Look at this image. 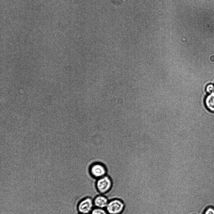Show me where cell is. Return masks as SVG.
<instances>
[{
  "label": "cell",
  "instance_id": "cell-3",
  "mask_svg": "<svg viewBox=\"0 0 214 214\" xmlns=\"http://www.w3.org/2000/svg\"><path fill=\"white\" fill-rule=\"evenodd\" d=\"M93 199L90 197H86L81 200L77 206L79 213L89 214L94 207Z\"/></svg>",
  "mask_w": 214,
  "mask_h": 214
},
{
  "label": "cell",
  "instance_id": "cell-1",
  "mask_svg": "<svg viewBox=\"0 0 214 214\" xmlns=\"http://www.w3.org/2000/svg\"><path fill=\"white\" fill-rule=\"evenodd\" d=\"M125 208V205L122 200L113 199L109 200L105 209L108 214H121Z\"/></svg>",
  "mask_w": 214,
  "mask_h": 214
},
{
  "label": "cell",
  "instance_id": "cell-6",
  "mask_svg": "<svg viewBox=\"0 0 214 214\" xmlns=\"http://www.w3.org/2000/svg\"><path fill=\"white\" fill-rule=\"evenodd\" d=\"M205 104L208 111L214 113V93L209 94L205 100Z\"/></svg>",
  "mask_w": 214,
  "mask_h": 214
},
{
  "label": "cell",
  "instance_id": "cell-8",
  "mask_svg": "<svg viewBox=\"0 0 214 214\" xmlns=\"http://www.w3.org/2000/svg\"><path fill=\"white\" fill-rule=\"evenodd\" d=\"M203 214H214V207L211 206L207 207Z\"/></svg>",
  "mask_w": 214,
  "mask_h": 214
},
{
  "label": "cell",
  "instance_id": "cell-9",
  "mask_svg": "<svg viewBox=\"0 0 214 214\" xmlns=\"http://www.w3.org/2000/svg\"><path fill=\"white\" fill-rule=\"evenodd\" d=\"M206 91L209 94L214 93V85L211 84H208L206 87Z\"/></svg>",
  "mask_w": 214,
  "mask_h": 214
},
{
  "label": "cell",
  "instance_id": "cell-10",
  "mask_svg": "<svg viewBox=\"0 0 214 214\" xmlns=\"http://www.w3.org/2000/svg\"><path fill=\"white\" fill-rule=\"evenodd\" d=\"M210 61L211 62H214V55H211L209 58Z\"/></svg>",
  "mask_w": 214,
  "mask_h": 214
},
{
  "label": "cell",
  "instance_id": "cell-4",
  "mask_svg": "<svg viewBox=\"0 0 214 214\" xmlns=\"http://www.w3.org/2000/svg\"><path fill=\"white\" fill-rule=\"evenodd\" d=\"M89 170L91 176L97 179L107 174V170L105 166L99 163L92 164L90 167Z\"/></svg>",
  "mask_w": 214,
  "mask_h": 214
},
{
  "label": "cell",
  "instance_id": "cell-7",
  "mask_svg": "<svg viewBox=\"0 0 214 214\" xmlns=\"http://www.w3.org/2000/svg\"><path fill=\"white\" fill-rule=\"evenodd\" d=\"M89 214H108L105 209L94 207Z\"/></svg>",
  "mask_w": 214,
  "mask_h": 214
},
{
  "label": "cell",
  "instance_id": "cell-11",
  "mask_svg": "<svg viewBox=\"0 0 214 214\" xmlns=\"http://www.w3.org/2000/svg\"><path fill=\"white\" fill-rule=\"evenodd\" d=\"M78 214H81V213H79Z\"/></svg>",
  "mask_w": 214,
  "mask_h": 214
},
{
  "label": "cell",
  "instance_id": "cell-2",
  "mask_svg": "<svg viewBox=\"0 0 214 214\" xmlns=\"http://www.w3.org/2000/svg\"><path fill=\"white\" fill-rule=\"evenodd\" d=\"M112 182L110 177L107 175L97 179L96 187L98 192L101 194L105 195L111 190Z\"/></svg>",
  "mask_w": 214,
  "mask_h": 214
},
{
  "label": "cell",
  "instance_id": "cell-5",
  "mask_svg": "<svg viewBox=\"0 0 214 214\" xmlns=\"http://www.w3.org/2000/svg\"><path fill=\"white\" fill-rule=\"evenodd\" d=\"M109 201V199L105 195L102 194L99 195L93 199L94 207L105 209Z\"/></svg>",
  "mask_w": 214,
  "mask_h": 214
}]
</instances>
